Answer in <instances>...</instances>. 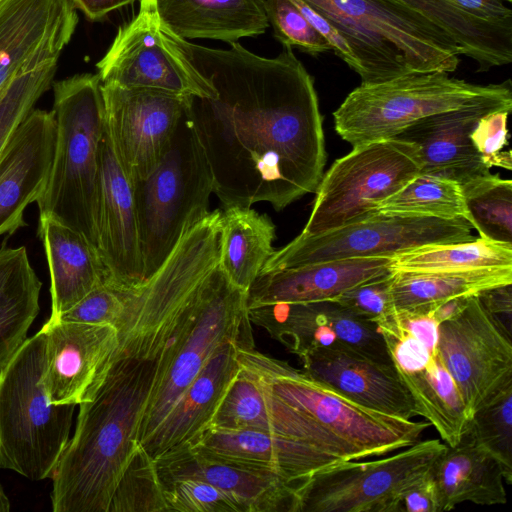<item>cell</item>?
<instances>
[{"instance_id": "277c9868", "label": "cell", "mask_w": 512, "mask_h": 512, "mask_svg": "<svg viewBox=\"0 0 512 512\" xmlns=\"http://www.w3.org/2000/svg\"><path fill=\"white\" fill-rule=\"evenodd\" d=\"M98 74L53 84L56 140L46 186L36 203L40 216L81 232L98 246L99 151L105 108Z\"/></svg>"}, {"instance_id": "8fae6325", "label": "cell", "mask_w": 512, "mask_h": 512, "mask_svg": "<svg viewBox=\"0 0 512 512\" xmlns=\"http://www.w3.org/2000/svg\"><path fill=\"white\" fill-rule=\"evenodd\" d=\"M445 448L437 439L418 441L388 457L326 467L297 485L295 512H400L405 491Z\"/></svg>"}, {"instance_id": "7bdbcfd3", "label": "cell", "mask_w": 512, "mask_h": 512, "mask_svg": "<svg viewBox=\"0 0 512 512\" xmlns=\"http://www.w3.org/2000/svg\"><path fill=\"white\" fill-rule=\"evenodd\" d=\"M269 25L284 47H298L312 55L332 50L291 0H264Z\"/></svg>"}, {"instance_id": "f5cc1de1", "label": "cell", "mask_w": 512, "mask_h": 512, "mask_svg": "<svg viewBox=\"0 0 512 512\" xmlns=\"http://www.w3.org/2000/svg\"><path fill=\"white\" fill-rule=\"evenodd\" d=\"M471 297H454L423 309H428L434 318L439 323H442L458 315L465 308Z\"/></svg>"}, {"instance_id": "c3c4849f", "label": "cell", "mask_w": 512, "mask_h": 512, "mask_svg": "<svg viewBox=\"0 0 512 512\" xmlns=\"http://www.w3.org/2000/svg\"><path fill=\"white\" fill-rule=\"evenodd\" d=\"M309 23L330 43L334 53L351 69L358 72V65L344 39L331 23L302 0H291Z\"/></svg>"}, {"instance_id": "d4e9b609", "label": "cell", "mask_w": 512, "mask_h": 512, "mask_svg": "<svg viewBox=\"0 0 512 512\" xmlns=\"http://www.w3.org/2000/svg\"><path fill=\"white\" fill-rule=\"evenodd\" d=\"M160 482L197 479L237 498L247 512H295L296 485L280 476L241 467L183 446L154 459Z\"/></svg>"}, {"instance_id": "44dd1931", "label": "cell", "mask_w": 512, "mask_h": 512, "mask_svg": "<svg viewBox=\"0 0 512 512\" xmlns=\"http://www.w3.org/2000/svg\"><path fill=\"white\" fill-rule=\"evenodd\" d=\"M53 111L33 109L19 125L0 159V236L26 226L24 211L41 196L53 161Z\"/></svg>"}, {"instance_id": "83f0119b", "label": "cell", "mask_w": 512, "mask_h": 512, "mask_svg": "<svg viewBox=\"0 0 512 512\" xmlns=\"http://www.w3.org/2000/svg\"><path fill=\"white\" fill-rule=\"evenodd\" d=\"M41 237L51 279V319H58L108 279L98 249L79 231L39 216Z\"/></svg>"}, {"instance_id": "ab89813d", "label": "cell", "mask_w": 512, "mask_h": 512, "mask_svg": "<svg viewBox=\"0 0 512 512\" xmlns=\"http://www.w3.org/2000/svg\"><path fill=\"white\" fill-rule=\"evenodd\" d=\"M59 58H52L24 72L0 91V159L19 125L49 89Z\"/></svg>"}, {"instance_id": "f6af8a7d", "label": "cell", "mask_w": 512, "mask_h": 512, "mask_svg": "<svg viewBox=\"0 0 512 512\" xmlns=\"http://www.w3.org/2000/svg\"><path fill=\"white\" fill-rule=\"evenodd\" d=\"M392 274L350 288L333 301L353 316L377 324L394 309L391 295Z\"/></svg>"}, {"instance_id": "816d5d0a", "label": "cell", "mask_w": 512, "mask_h": 512, "mask_svg": "<svg viewBox=\"0 0 512 512\" xmlns=\"http://www.w3.org/2000/svg\"><path fill=\"white\" fill-rule=\"evenodd\" d=\"M141 0H72L75 8L90 20H100L108 13Z\"/></svg>"}, {"instance_id": "3957f363", "label": "cell", "mask_w": 512, "mask_h": 512, "mask_svg": "<svg viewBox=\"0 0 512 512\" xmlns=\"http://www.w3.org/2000/svg\"><path fill=\"white\" fill-rule=\"evenodd\" d=\"M348 45L361 83L412 72H453L462 52L441 28L393 0H302Z\"/></svg>"}, {"instance_id": "836d02e7", "label": "cell", "mask_w": 512, "mask_h": 512, "mask_svg": "<svg viewBox=\"0 0 512 512\" xmlns=\"http://www.w3.org/2000/svg\"><path fill=\"white\" fill-rule=\"evenodd\" d=\"M512 284V268L465 271H394L391 295L394 308H427L442 301L475 296L485 290Z\"/></svg>"}, {"instance_id": "bcb514c9", "label": "cell", "mask_w": 512, "mask_h": 512, "mask_svg": "<svg viewBox=\"0 0 512 512\" xmlns=\"http://www.w3.org/2000/svg\"><path fill=\"white\" fill-rule=\"evenodd\" d=\"M511 110H495L482 116L470 134V139L485 164L507 144V119Z\"/></svg>"}, {"instance_id": "8d00e7d4", "label": "cell", "mask_w": 512, "mask_h": 512, "mask_svg": "<svg viewBox=\"0 0 512 512\" xmlns=\"http://www.w3.org/2000/svg\"><path fill=\"white\" fill-rule=\"evenodd\" d=\"M376 213L444 220L465 219L470 223L461 185L422 173L382 201Z\"/></svg>"}, {"instance_id": "74e56055", "label": "cell", "mask_w": 512, "mask_h": 512, "mask_svg": "<svg viewBox=\"0 0 512 512\" xmlns=\"http://www.w3.org/2000/svg\"><path fill=\"white\" fill-rule=\"evenodd\" d=\"M461 188L470 224L479 236L512 244V181L489 173Z\"/></svg>"}, {"instance_id": "7402d4cb", "label": "cell", "mask_w": 512, "mask_h": 512, "mask_svg": "<svg viewBox=\"0 0 512 512\" xmlns=\"http://www.w3.org/2000/svg\"><path fill=\"white\" fill-rule=\"evenodd\" d=\"M189 446L217 460L276 474L296 486L343 462L304 441L255 429L208 428Z\"/></svg>"}, {"instance_id": "b9f144b4", "label": "cell", "mask_w": 512, "mask_h": 512, "mask_svg": "<svg viewBox=\"0 0 512 512\" xmlns=\"http://www.w3.org/2000/svg\"><path fill=\"white\" fill-rule=\"evenodd\" d=\"M161 485L168 511L247 512L237 498L205 481L180 479Z\"/></svg>"}, {"instance_id": "4316f807", "label": "cell", "mask_w": 512, "mask_h": 512, "mask_svg": "<svg viewBox=\"0 0 512 512\" xmlns=\"http://www.w3.org/2000/svg\"><path fill=\"white\" fill-rule=\"evenodd\" d=\"M241 345L227 342L208 359L184 390L151 438L140 446L152 459L191 445L205 430L230 383L240 370Z\"/></svg>"}, {"instance_id": "d6a6232c", "label": "cell", "mask_w": 512, "mask_h": 512, "mask_svg": "<svg viewBox=\"0 0 512 512\" xmlns=\"http://www.w3.org/2000/svg\"><path fill=\"white\" fill-rule=\"evenodd\" d=\"M445 31L479 71L512 61V31L490 25L462 12L447 0H393Z\"/></svg>"}, {"instance_id": "7c38bea8", "label": "cell", "mask_w": 512, "mask_h": 512, "mask_svg": "<svg viewBox=\"0 0 512 512\" xmlns=\"http://www.w3.org/2000/svg\"><path fill=\"white\" fill-rule=\"evenodd\" d=\"M473 227L465 219L444 220L376 213L321 234H299L274 251L261 273L323 261L391 256L434 243L473 240Z\"/></svg>"}, {"instance_id": "2e32d148", "label": "cell", "mask_w": 512, "mask_h": 512, "mask_svg": "<svg viewBox=\"0 0 512 512\" xmlns=\"http://www.w3.org/2000/svg\"><path fill=\"white\" fill-rule=\"evenodd\" d=\"M42 331L45 353L41 379L50 402L80 405L91 401L113 363L117 329L49 318Z\"/></svg>"}, {"instance_id": "8992f818", "label": "cell", "mask_w": 512, "mask_h": 512, "mask_svg": "<svg viewBox=\"0 0 512 512\" xmlns=\"http://www.w3.org/2000/svg\"><path fill=\"white\" fill-rule=\"evenodd\" d=\"M45 334L28 338L0 372V468L51 478L69 441L75 406L52 404L42 383Z\"/></svg>"}, {"instance_id": "5bb4252c", "label": "cell", "mask_w": 512, "mask_h": 512, "mask_svg": "<svg viewBox=\"0 0 512 512\" xmlns=\"http://www.w3.org/2000/svg\"><path fill=\"white\" fill-rule=\"evenodd\" d=\"M510 333L478 295L439 324L437 354L454 379L469 419L486 401L512 385Z\"/></svg>"}, {"instance_id": "681fc988", "label": "cell", "mask_w": 512, "mask_h": 512, "mask_svg": "<svg viewBox=\"0 0 512 512\" xmlns=\"http://www.w3.org/2000/svg\"><path fill=\"white\" fill-rule=\"evenodd\" d=\"M400 511L439 512L436 488L429 472L405 491Z\"/></svg>"}, {"instance_id": "9a60e30c", "label": "cell", "mask_w": 512, "mask_h": 512, "mask_svg": "<svg viewBox=\"0 0 512 512\" xmlns=\"http://www.w3.org/2000/svg\"><path fill=\"white\" fill-rule=\"evenodd\" d=\"M105 125L132 183L144 180L169 149L193 97L102 83Z\"/></svg>"}, {"instance_id": "30bf717a", "label": "cell", "mask_w": 512, "mask_h": 512, "mask_svg": "<svg viewBox=\"0 0 512 512\" xmlns=\"http://www.w3.org/2000/svg\"><path fill=\"white\" fill-rule=\"evenodd\" d=\"M421 169L419 149L410 141L393 137L353 146L323 174L300 234L313 236L372 217Z\"/></svg>"}, {"instance_id": "e575fe53", "label": "cell", "mask_w": 512, "mask_h": 512, "mask_svg": "<svg viewBox=\"0 0 512 512\" xmlns=\"http://www.w3.org/2000/svg\"><path fill=\"white\" fill-rule=\"evenodd\" d=\"M396 372L414 402L417 415L437 430L446 445L459 443L469 416L459 389L438 354L422 369Z\"/></svg>"}, {"instance_id": "e0dca14e", "label": "cell", "mask_w": 512, "mask_h": 512, "mask_svg": "<svg viewBox=\"0 0 512 512\" xmlns=\"http://www.w3.org/2000/svg\"><path fill=\"white\" fill-rule=\"evenodd\" d=\"M252 324L301 357L318 348L350 346L385 364H393L377 324L353 316L333 300L276 303L248 308Z\"/></svg>"}, {"instance_id": "f907efd6", "label": "cell", "mask_w": 512, "mask_h": 512, "mask_svg": "<svg viewBox=\"0 0 512 512\" xmlns=\"http://www.w3.org/2000/svg\"><path fill=\"white\" fill-rule=\"evenodd\" d=\"M512 284L494 287L483 291L478 295L484 307L499 318L500 314H506L511 318L512 312Z\"/></svg>"}, {"instance_id": "1f68e13d", "label": "cell", "mask_w": 512, "mask_h": 512, "mask_svg": "<svg viewBox=\"0 0 512 512\" xmlns=\"http://www.w3.org/2000/svg\"><path fill=\"white\" fill-rule=\"evenodd\" d=\"M276 227L267 214L246 206L225 207L221 217L219 267L247 292L275 249Z\"/></svg>"}, {"instance_id": "f35d334b", "label": "cell", "mask_w": 512, "mask_h": 512, "mask_svg": "<svg viewBox=\"0 0 512 512\" xmlns=\"http://www.w3.org/2000/svg\"><path fill=\"white\" fill-rule=\"evenodd\" d=\"M501 465L505 482L512 483V385L496 393L469 419L466 432Z\"/></svg>"}, {"instance_id": "d590c367", "label": "cell", "mask_w": 512, "mask_h": 512, "mask_svg": "<svg viewBox=\"0 0 512 512\" xmlns=\"http://www.w3.org/2000/svg\"><path fill=\"white\" fill-rule=\"evenodd\" d=\"M392 268L413 272L512 268V244L480 236L465 242L427 244L394 255Z\"/></svg>"}, {"instance_id": "7a4b0ae2", "label": "cell", "mask_w": 512, "mask_h": 512, "mask_svg": "<svg viewBox=\"0 0 512 512\" xmlns=\"http://www.w3.org/2000/svg\"><path fill=\"white\" fill-rule=\"evenodd\" d=\"M117 331L113 363L95 397L79 405L74 434L51 476L54 512H108L139 447L140 423L174 325L139 311Z\"/></svg>"}, {"instance_id": "db71d44e", "label": "cell", "mask_w": 512, "mask_h": 512, "mask_svg": "<svg viewBox=\"0 0 512 512\" xmlns=\"http://www.w3.org/2000/svg\"><path fill=\"white\" fill-rule=\"evenodd\" d=\"M10 510V501L5 494L2 486L0 485V512H7Z\"/></svg>"}, {"instance_id": "ffe728a7", "label": "cell", "mask_w": 512, "mask_h": 512, "mask_svg": "<svg viewBox=\"0 0 512 512\" xmlns=\"http://www.w3.org/2000/svg\"><path fill=\"white\" fill-rule=\"evenodd\" d=\"M299 359L310 377L362 406L408 420L417 415L393 364L344 344L318 348Z\"/></svg>"}, {"instance_id": "4fadbf2b", "label": "cell", "mask_w": 512, "mask_h": 512, "mask_svg": "<svg viewBox=\"0 0 512 512\" xmlns=\"http://www.w3.org/2000/svg\"><path fill=\"white\" fill-rule=\"evenodd\" d=\"M96 67L102 83L183 97L216 96L209 80L170 40L155 10H140L121 26Z\"/></svg>"}, {"instance_id": "7dc6e473", "label": "cell", "mask_w": 512, "mask_h": 512, "mask_svg": "<svg viewBox=\"0 0 512 512\" xmlns=\"http://www.w3.org/2000/svg\"><path fill=\"white\" fill-rule=\"evenodd\" d=\"M467 15L512 31V10L505 0H447ZM509 4V3H508Z\"/></svg>"}, {"instance_id": "9f6ffc18", "label": "cell", "mask_w": 512, "mask_h": 512, "mask_svg": "<svg viewBox=\"0 0 512 512\" xmlns=\"http://www.w3.org/2000/svg\"><path fill=\"white\" fill-rule=\"evenodd\" d=\"M505 1H506L507 3H509V4H511V1H512V0H505Z\"/></svg>"}, {"instance_id": "cb8c5ba5", "label": "cell", "mask_w": 512, "mask_h": 512, "mask_svg": "<svg viewBox=\"0 0 512 512\" xmlns=\"http://www.w3.org/2000/svg\"><path fill=\"white\" fill-rule=\"evenodd\" d=\"M211 429H255L304 441L334 456L340 443L309 416L272 394L240 366L210 423Z\"/></svg>"}, {"instance_id": "ba28073f", "label": "cell", "mask_w": 512, "mask_h": 512, "mask_svg": "<svg viewBox=\"0 0 512 512\" xmlns=\"http://www.w3.org/2000/svg\"><path fill=\"white\" fill-rule=\"evenodd\" d=\"M132 184L146 281L184 232L210 212L214 181L190 106L159 165L144 180Z\"/></svg>"}, {"instance_id": "11a10c76", "label": "cell", "mask_w": 512, "mask_h": 512, "mask_svg": "<svg viewBox=\"0 0 512 512\" xmlns=\"http://www.w3.org/2000/svg\"><path fill=\"white\" fill-rule=\"evenodd\" d=\"M156 0H141L140 10H155Z\"/></svg>"}, {"instance_id": "4dcf8cb0", "label": "cell", "mask_w": 512, "mask_h": 512, "mask_svg": "<svg viewBox=\"0 0 512 512\" xmlns=\"http://www.w3.org/2000/svg\"><path fill=\"white\" fill-rule=\"evenodd\" d=\"M42 283L26 247L0 248V372L27 338L40 310Z\"/></svg>"}, {"instance_id": "52a82bcc", "label": "cell", "mask_w": 512, "mask_h": 512, "mask_svg": "<svg viewBox=\"0 0 512 512\" xmlns=\"http://www.w3.org/2000/svg\"><path fill=\"white\" fill-rule=\"evenodd\" d=\"M241 367L272 394L303 412L331 434L351 461L385 456L419 441L429 426L362 406L292 367L254 348H239Z\"/></svg>"}, {"instance_id": "6da1fadb", "label": "cell", "mask_w": 512, "mask_h": 512, "mask_svg": "<svg viewBox=\"0 0 512 512\" xmlns=\"http://www.w3.org/2000/svg\"><path fill=\"white\" fill-rule=\"evenodd\" d=\"M164 29L216 90L192 98L190 114L222 204L267 202L281 211L315 193L327 156L323 118L313 78L292 49L266 58L238 42L209 48Z\"/></svg>"}, {"instance_id": "ee69618b", "label": "cell", "mask_w": 512, "mask_h": 512, "mask_svg": "<svg viewBox=\"0 0 512 512\" xmlns=\"http://www.w3.org/2000/svg\"><path fill=\"white\" fill-rule=\"evenodd\" d=\"M135 289L119 286L107 279L60 318L106 324L118 329L127 315Z\"/></svg>"}, {"instance_id": "f546056e", "label": "cell", "mask_w": 512, "mask_h": 512, "mask_svg": "<svg viewBox=\"0 0 512 512\" xmlns=\"http://www.w3.org/2000/svg\"><path fill=\"white\" fill-rule=\"evenodd\" d=\"M429 475L436 488L439 512L466 501L479 505L507 502L500 463L467 434L456 445H446Z\"/></svg>"}, {"instance_id": "60d3db41", "label": "cell", "mask_w": 512, "mask_h": 512, "mask_svg": "<svg viewBox=\"0 0 512 512\" xmlns=\"http://www.w3.org/2000/svg\"><path fill=\"white\" fill-rule=\"evenodd\" d=\"M167 512L154 459L139 446L112 496L108 512Z\"/></svg>"}, {"instance_id": "484cf974", "label": "cell", "mask_w": 512, "mask_h": 512, "mask_svg": "<svg viewBox=\"0 0 512 512\" xmlns=\"http://www.w3.org/2000/svg\"><path fill=\"white\" fill-rule=\"evenodd\" d=\"M392 257L323 261L260 273L247 291V307L334 300L345 291L393 273Z\"/></svg>"}, {"instance_id": "d6986e66", "label": "cell", "mask_w": 512, "mask_h": 512, "mask_svg": "<svg viewBox=\"0 0 512 512\" xmlns=\"http://www.w3.org/2000/svg\"><path fill=\"white\" fill-rule=\"evenodd\" d=\"M77 24L72 0H0V91L24 72L59 58Z\"/></svg>"}, {"instance_id": "ac0fdd59", "label": "cell", "mask_w": 512, "mask_h": 512, "mask_svg": "<svg viewBox=\"0 0 512 512\" xmlns=\"http://www.w3.org/2000/svg\"><path fill=\"white\" fill-rule=\"evenodd\" d=\"M97 249L109 281L126 288L145 282L134 188L106 125L99 151Z\"/></svg>"}, {"instance_id": "f1b7e54d", "label": "cell", "mask_w": 512, "mask_h": 512, "mask_svg": "<svg viewBox=\"0 0 512 512\" xmlns=\"http://www.w3.org/2000/svg\"><path fill=\"white\" fill-rule=\"evenodd\" d=\"M155 11L163 27L183 39L230 44L269 26L264 0H156Z\"/></svg>"}, {"instance_id": "5b68a950", "label": "cell", "mask_w": 512, "mask_h": 512, "mask_svg": "<svg viewBox=\"0 0 512 512\" xmlns=\"http://www.w3.org/2000/svg\"><path fill=\"white\" fill-rule=\"evenodd\" d=\"M247 292L234 286L219 265L191 300L172 343L165 351L138 432L144 445L178 398L224 343L254 348Z\"/></svg>"}, {"instance_id": "9c48e42d", "label": "cell", "mask_w": 512, "mask_h": 512, "mask_svg": "<svg viewBox=\"0 0 512 512\" xmlns=\"http://www.w3.org/2000/svg\"><path fill=\"white\" fill-rule=\"evenodd\" d=\"M488 102H512L510 81L477 85L447 72H412L363 84L333 113L337 134L352 146L398 136L428 116Z\"/></svg>"}, {"instance_id": "603a6c76", "label": "cell", "mask_w": 512, "mask_h": 512, "mask_svg": "<svg viewBox=\"0 0 512 512\" xmlns=\"http://www.w3.org/2000/svg\"><path fill=\"white\" fill-rule=\"evenodd\" d=\"M511 108L512 102H488L434 114L396 137L418 147L422 174L449 179L462 186L488 175L491 169L470 139L478 120L491 111Z\"/></svg>"}]
</instances>
